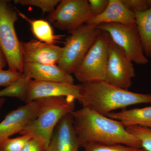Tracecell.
<instances>
[{
    "instance_id": "cell-1",
    "label": "cell",
    "mask_w": 151,
    "mask_h": 151,
    "mask_svg": "<svg viewBox=\"0 0 151 151\" xmlns=\"http://www.w3.org/2000/svg\"><path fill=\"white\" fill-rule=\"evenodd\" d=\"M71 115L80 147L88 143H97L142 149L139 140L119 121L84 107L74 110Z\"/></svg>"
},
{
    "instance_id": "cell-2",
    "label": "cell",
    "mask_w": 151,
    "mask_h": 151,
    "mask_svg": "<svg viewBox=\"0 0 151 151\" xmlns=\"http://www.w3.org/2000/svg\"><path fill=\"white\" fill-rule=\"evenodd\" d=\"M78 100L84 108L108 117L118 109L131 105L151 103V94L131 92L105 81L81 84Z\"/></svg>"
},
{
    "instance_id": "cell-3",
    "label": "cell",
    "mask_w": 151,
    "mask_h": 151,
    "mask_svg": "<svg viewBox=\"0 0 151 151\" xmlns=\"http://www.w3.org/2000/svg\"><path fill=\"white\" fill-rule=\"evenodd\" d=\"M40 100L41 107L37 117L19 134L39 141L47 150L57 124L63 117L75 110L76 100L65 97Z\"/></svg>"
},
{
    "instance_id": "cell-4",
    "label": "cell",
    "mask_w": 151,
    "mask_h": 151,
    "mask_svg": "<svg viewBox=\"0 0 151 151\" xmlns=\"http://www.w3.org/2000/svg\"><path fill=\"white\" fill-rule=\"evenodd\" d=\"M18 19V14L9 5V1L0 0V46L9 69L23 73L21 42L19 40L14 27Z\"/></svg>"
},
{
    "instance_id": "cell-5",
    "label": "cell",
    "mask_w": 151,
    "mask_h": 151,
    "mask_svg": "<svg viewBox=\"0 0 151 151\" xmlns=\"http://www.w3.org/2000/svg\"><path fill=\"white\" fill-rule=\"evenodd\" d=\"M101 30L96 25L85 24L68 37L57 65L71 75L94 43Z\"/></svg>"
},
{
    "instance_id": "cell-6",
    "label": "cell",
    "mask_w": 151,
    "mask_h": 151,
    "mask_svg": "<svg viewBox=\"0 0 151 151\" xmlns=\"http://www.w3.org/2000/svg\"><path fill=\"white\" fill-rule=\"evenodd\" d=\"M111 37L101 30L94 43L73 72L81 84L105 81Z\"/></svg>"
},
{
    "instance_id": "cell-7",
    "label": "cell",
    "mask_w": 151,
    "mask_h": 151,
    "mask_svg": "<svg viewBox=\"0 0 151 151\" xmlns=\"http://www.w3.org/2000/svg\"><path fill=\"white\" fill-rule=\"evenodd\" d=\"M94 16L87 0H62L47 19L55 27L70 34Z\"/></svg>"
},
{
    "instance_id": "cell-8",
    "label": "cell",
    "mask_w": 151,
    "mask_h": 151,
    "mask_svg": "<svg viewBox=\"0 0 151 151\" xmlns=\"http://www.w3.org/2000/svg\"><path fill=\"white\" fill-rule=\"evenodd\" d=\"M97 27L108 33L111 40L124 50L133 63L139 65L148 63L136 24L104 23Z\"/></svg>"
},
{
    "instance_id": "cell-9",
    "label": "cell",
    "mask_w": 151,
    "mask_h": 151,
    "mask_svg": "<svg viewBox=\"0 0 151 151\" xmlns=\"http://www.w3.org/2000/svg\"><path fill=\"white\" fill-rule=\"evenodd\" d=\"M135 75L133 62L124 50L111 39L108 46L105 81L122 89L129 90Z\"/></svg>"
},
{
    "instance_id": "cell-10",
    "label": "cell",
    "mask_w": 151,
    "mask_h": 151,
    "mask_svg": "<svg viewBox=\"0 0 151 151\" xmlns=\"http://www.w3.org/2000/svg\"><path fill=\"white\" fill-rule=\"evenodd\" d=\"M40 99L26 103L11 111L0 122V150L11 136L20 133L37 117L41 107Z\"/></svg>"
},
{
    "instance_id": "cell-11",
    "label": "cell",
    "mask_w": 151,
    "mask_h": 151,
    "mask_svg": "<svg viewBox=\"0 0 151 151\" xmlns=\"http://www.w3.org/2000/svg\"><path fill=\"white\" fill-rule=\"evenodd\" d=\"M81 89V84L32 80L24 101L27 103L39 99L58 97H72L78 101Z\"/></svg>"
},
{
    "instance_id": "cell-12",
    "label": "cell",
    "mask_w": 151,
    "mask_h": 151,
    "mask_svg": "<svg viewBox=\"0 0 151 151\" xmlns=\"http://www.w3.org/2000/svg\"><path fill=\"white\" fill-rule=\"evenodd\" d=\"M63 47L32 39L21 42L23 63L57 65L62 56Z\"/></svg>"
},
{
    "instance_id": "cell-13",
    "label": "cell",
    "mask_w": 151,
    "mask_h": 151,
    "mask_svg": "<svg viewBox=\"0 0 151 151\" xmlns=\"http://www.w3.org/2000/svg\"><path fill=\"white\" fill-rule=\"evenodd\" d=\"M79 147L71 113L68 114L57 125L46 151H76Z\"/></svg>"
},
{
    "instance_id": "cell-14",
    "label": "cell",
    "mask_w": 151,
    "mask_h": 151,
    "mask_svg": "<svg viewBox=\"0 0 151 151\" xmlns=\"http://www.w3.org/2000/svg\"><path fill=\"white\" fill-rule=\"evenodd\" d=\"M23 73L33 80L74 84L73 76L57 65L23 63Z\"/></svg>"
},
{
    "instance_id": "cell-15",
    "label": "cell",
    "mask_w": 151,
    "mask_h": 151,
    "mask_svg": "<svg viewBox=\"0 0 151 151\" xmlns=\"http://www.w3.org/2000/svg\"><path fill=\"white\" fill-rule=\"evenodd\" d=\"M104 23L136 24L135 14L127 8L122 0H109L103 13L93 17L86 24L97 26Z\"/></svg>"
},
{
    "instance_id": "cell-16",
    "label": "cell",
    "mask_w": 151,
    "mask_h": 151,
    "mask_svg": "<svg viewBox=\"0 0 151 151\" xmlns=\"http://www.w3.org/2000/svg\"><path fill=\"white\" fill-rule=\"evenodd\" d=\"M108 117L119 121L125 127L138 126L151 129V105L145 108L123 109L112 112Z\"/></svg>"
},
{
    "instance_id": "cell-17",
    "label": "cell",
    "mask_w": 151,
    "mask_h": 151,
    "mask_svg": "<svg viewBox=\"0 0 151 151\" xmlns=\"http://www.w3.org/2000/svg\"><path fill=\"white\" fill-rule=\"evenodd\" d=\"M14 8L18 15L30 24L33 34L40 41L55 44L63 37V35H54L52 28L48 21L43 19H31L15 7Z\"/></svg>"
},
{
    "instance_id": "cell-18",
    "label": "cell",
    "mask_w": 151,
    "mask_h": 151,
    "mask_svg": "<svg viewBox=\"0 0 151 151\" xmlns=\"http://www.w3.org/2000/svg\"><path fill=\"white\" fill-rule=\"evenodd\" d=\"M136 25L145 55L151 58V7L145 12H134Z\"/></svg>"
},
{
    "instance_id": "cell-19",
    "label": "cell",
    "mask_w": 151,
    "mask_h": 151,
    "mask_svg": "<svg viewBox=\"0 0 151 151\" xmlns=\"http://www.w3.org/2000/svg\"><path fill=\"white\" fill-rule=\"evenodd\" d=\"M130 134L139 140L142 148L145 151H151V129L140 126H133L126 127Z\"/></svg>"
},
{
    "instance_id": "cell-20",
    "label": "cell",
    "mask_w": 151,
    "mask_h": 151,
    "mask_svg": "<svg viewBox=\"0 0 151 151\" xmlns=\"http://www.w3.org/2000/svg\"><path fill=\"white\" fill-rule=\"evenodd\" d=\"M82 147L84 148V151H145L143 149L137 148L123 145L88 143Z\"/></svg>"
},
{
    "instance_id": "cell-21",
    "label": "cell",
    "mask_w": 151,
    "mask_h": 151,
    "mask_svg": "<svg viewBox=\"0 0 151 151\" xmlns=\"http://www.w3.org/2000/svg\"><path fill=\"white\" fill-rule=\"evenodd\" d=\"M60 0H14V2L24 6H34L39 8L43 12L51 13L60 2Z\"/></svg>"
},
{
    "instance_id": "cell-22",
    "label": "cell",
    "mask_w": 151,
    "mask_h": 151,
    "mask_svg": "<svg viewBox=\"0 0 151 151\" xmlns=\"http://www.w3.org/2000/svg\"><path fill=\"white\" fill-rule=\"evenodd\" d=\"M31 139L25 135H20L7 140L0 151H20Z\"/></svg>"
},
{
    "instance_id": "cell-23",
    "label": "cell",
    "mask_w": 151,
    "mask_h": 151,
    "mask_svg": "<svg viewBox=\"0 0 151 151\" xmlns=\"http://www.w3.org/2000/svg\"><path fill=\"white\" fill-rule=\"evenodd\" d=\"M22 73L8 69H0V87L7 86L14 84L21 77Z\"/></svg>"
},
{
    "instance_id": "cell-24",
    "label": "cell",
    "mask_w": 151,
    "mask_h": 151,
    "mask_svg": "<svg viewBox=\"0 0 151 151\" xmlns=\"http://www.w3.org/2000/svg\"><path fill=\"white\" fill-rule=\"evenodd\" d=\"M124 4L133 12H145L151 7V0H122Z\"/></svg>"
},
{
    "instance_id": "cell-25",
    "label": "cell",
    "mask_w": 151,
    "mask_h": 151,
    "mask_svg": "<svg viewBox=\"0 0 151 151\" xmlns=\"http://www.w3.org/2000/svg\"><path fill=\"white\" fill-rule=\"evenodd\" d=\"M91 12L94 16L103 13L108 6L109 0H89Z\"/></svg>"
},
{
    "instance_id": "cell-26",
    "label": "cell",
    "mask_w": 151,
    "mask_h": 151,
    "mask_svg": "<svg viewBox=\"0 0 151 151\" xmlns=\"http://www.w3.org/2000/svg\"><path fill=\"white\" fill-rule=\"evenodd\" d=\"M20 151H46V149L39 141L31 138Z\"/></svg>"
},
{
    "instance_id": "cell-27",
    "label": "cell",
    "mask_w": 151,
    "mask_h": 151,
    "mask_svg": "<svg viewBox=\"0 0 151 151\" xmlns=\"http://www.w3.org/2000/svg\"><path fill=\"white\" fill-rule=\"evenodd\" d=\"M19 94V90L18 87L16 84H13L0 91V98L5 97L18 98Z\"/></svg>"
},
{
    "instance_id": "cell-28",
    "label": "cell",
    "mask_w": 151,
    "mask_h": 151,
    "mask_svg": "<svg viewBox=\"0 0 151 151\" xmlns=\"http://www.w3.org/2000/svg\"><path fill=\"white\" fill-rule=\"evenodd\" d=\"M7 64L6 59L0 46V69H3Z\"/></svg>"
},
{
    "instance_id": "cell-29",
    "label": "cell",
    "mask_w": 151,
    "mask_h": 151,
    "mask_svg": "<svg viewBox=\"0 0 151 151\" xmlns=\"http://www.w3.org/2000/svg\"><path fill=\"white\" fill-rule=\"evenodd\" d=\"M5 101V99L4 97L0 98V111H1L3 105Z\"/></svg>"
},
{
    "instance_id": "cell-30",
    "label": "cell",
    "mask_w": 151,
    "mask_h": 151,
    "mask_svg": "<svg viewBox=\"0 0 151 151\" xmlns=\"http://www.w3.org/2000/svg\"><path fill=\"white\" fill-rule=\"evenodd\" d=\"M78 151V150H77V151Z\"/></svg>"
}]
</instances>
